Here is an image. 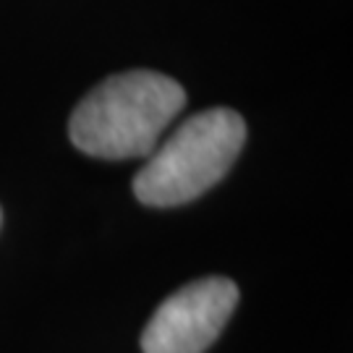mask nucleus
I'll return each instance as SVG.
<instances>
[{
  "instance_id": "1",
  "label": "nucleus",
  "mask_w": 353,
  "mask_h": 353,
  "mask_svg": "<svg viewBox=\"0 0 353 353\" xmlns=\"http://www.w3.org/2000/svg\"><path fill=\"white\" fill-rule=\"evenodd\" d=\"M183 105L186 92L170 76L144 68L115 74L76 105L68 137L92 157H144L157 147Z\"/></svg>"
},
{
  "instance_id": "2",
  "label": "nucleus",
  "mask_w": 353,
  "mask_h": 353,
  "mask_svg": "<svg viewBox=\"0 0 353 353\" xmlns=\"http://www.w3.org/2000/svg\"><path fill=\"white\" fill-rule=\"evenodd\" d=\"M246 123L230 108H210L186 118L150 152L134 178V194L150 207H176L202 196L236 163Z\"/></svg>"
},
{
  "instance_id": "3",
  "label": "nucleus",
  "mask_w": 353,
  "mask_h": 353,
  "mask_svg": "<svg viewBox=\"0 0 353 353\" xmlns=\"http://www.w3.org/2000/svg\"><path fill=\"white\" fill-rule=\"evenodd\" d=\"M239 303L228 278H202L173 293L152 314L141 335L144 353H204L223 332Z\"/></svg>"
}]
</instances>
